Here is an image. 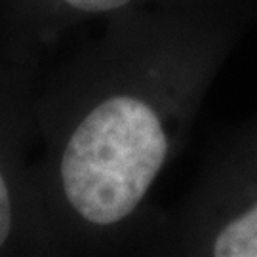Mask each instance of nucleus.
<instances>
[{"mask_svg": "<svg viewBox=\"0 0 257 257\" xmlns=\"http://www.w3.org/2000/svg\"><path fill=\"white\" fill-rule=\"evenodd\" d=\"M168 156L162 120L145 99L116 93L93 105L65 141L57 177L65 204L92 227L130 217Z\"/></svg>", "mask_w": 257, "mask_h": 257, "instance_id": "f257e3e1", "label": "nucleus"}, {"mask_svg": "<svg viewBox=\"0 0 257 257\" xmlns=\"http://www.w3.org/2000/svg\"><path fill=\"white\" fill-rule=\"evenodd\" d=\"M14 230V198H12V187L4 170L0 168V248L6 246Z\"/></svg>", "mask_w": 257, "mask_h": 257, "instance_id": "7ed1b4c3", "label": "nucleus"}, {"mask_svg": "<svg viewBox=\"0 0 257 257\" xmlns=\"http://www.w3.org/2000/svg\"><path fill=\"white\" fill-rule=\"evenodd\" d=\"M65 6L84 14H105L130 4L132 0H61Z\"/></svg>", "mask_w": 257, "mask_h": 257, "instance_id": "20e7f679", "label": "nucleus"}, {"mask_svg": "<svg viewBox=\"0 0 257 257\" xmlns=\"http://www.w3.org/2000/svg\"><path fill=\"white\" fill-rule=\"evenodd\" d=\"M213 255L257 257V204L230 221L213 242Z\"/></svg>", "mask_w": 257, "mask_h": 257, "instance_id": "f03ea898", "label": "nucleus"}]
</instances>
